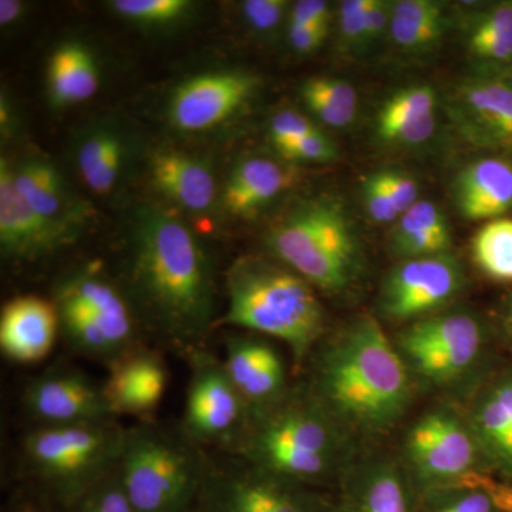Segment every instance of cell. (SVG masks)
<instances>
[{"label": "cell", "mask_w": 512, "mask_h": 512, "mask_svg": "<svg viewBox=\"0 0 512 512\" xmlns=\"http://www.w3.org/2000/svg\"><path fill=\"white\" fill-rule=\"evenodd\" d=\"M77 238L30 210L12 180L9 161H0V248L16 261H37L56 254Z\"/></svg>", "instance_id": "18"}, {"label": "cell", "mask_w": 512, "mask_h": 512, "mask_svg": "<svg viewBox=\"0 0 512 512\" xmlns=\"http://www.w3.org/2000/svg\"><path fill=\"white\" fill-rule=\"evenodd\" d=\"M190 365L181 433L197 447L227 448L249 416L247 403L232 383L224 362L204 348L185 353Z\"/></svg>", "instance_id": "13"}, {"label": "cell", "mask_w": 512, "mask_h": 512, "mask_svg": "<svg viewBox=\"0 0 512 512\" xmlns=\"http://www.w3.org/2000/svg\"><path fill=\"white\" fill-rule=\"evenodd\" d=\"M60 333L55 303L39 296H19L0 313V349L16 363L45 359Z\"/></svg>", "instance_id": "24"}, {"label": "cell", "mask_w": 512, "mask_h": 512, "mask_svg": "<svg viewBox=\"0 0 512 512\" xmlns=\"http://www.w3.org/2000/svg\"><path fill=\"white\" fill-rule=\"evenodd\" d=\"M393 2L389 0H372L367 10L365 22V37H363V53L372 50L384 35H389L390 20H392Z\"/></svg>", "instance_id": "44"}, {"label": "cell", "mask_w": 512, "mask_h": 512, "mask_svg": "<svg viewBox=\"0 0 512 512\" xmlns=\"http://www.w3.org/2000/svg\"><path fill=\"white\" fill-rule=\"evenodd\" d=\"M299 97L306 109L325 126L345 128L352 126L357 114V93L346 80L332 76L306 79L299 87Z\"/></svg>", "instance_id": "33"}, {"label": "cell", "mask_w": 512, "mask_h": 512, "mask_svg": "<svg viewBox=\"0 0 512 512\" xmlns=\"http://www.w3.org/2000/svg\"><path fill=\"white\" fill-rule=\"evenodd\" d=\"M372 0H345L339 5L340 46L348 55L363 53L367 10Z\"/></svg>", "instance_id": "40"}, {"label": "cell", "mask_w": 512, "mask_h": 512, "mask_svg": "<svg viewBox=\"0 0 512 512\" xmlns=\"http://www.w3.org/2000/svg\"><path fill=\"white\" fill-rule=\"evenodd\" d=\"M197 512H332L323 508L305 485L261 468L214 463L205 457L204 480Z\"/></svg>", "instance_id": "12"}, {"label": "cell", "mask_w": 512, "mask_h": 512, "mask_svg": "<svg viewBox=\"0 0 512 512\" xmlns=\"http://www.w3.org/2000/svg\"><path fill=\"white\" fill-rule=\"evenodd\" d=\"M340 478L342 491L332 512H412L409 477L389 458L353 461Z\"/></svg>", "instance_id": "21"}, {"label": "cell", "mask_w": 512, "mask_h": 512, "mask_svg": "<svg viewBox=\"0 0 512 512\" xmlns=\"http://www.w3.org/2000/svg\"><path fill=\"white\" fill-rule=\"evenodd\" d=\"M128 157L127 137L109 121L83 130L74 150L80 178L97 195H109L119 187L126 173Z\"/></svg>", "instance_id": "27"}, {"label": "cell", "mask_w": 512, "mask_h": 512, "mask_svg": "<svg viewBox=\"0 0 512 512\" xmlns=\"http://www.w3.org/2000/svg\"><path fill=\"white\" fill-rule=\"evenodd\" d=\"M360 198H362L363 208H365L370 221L386 225L394 224L399 220V214L394 210L392 202L384 194L382 187L377 183L372 171L363 175L362 183H360Z\"/></svg>", "instance_id": "42"}, {"label": "cell", "mask_w": 512, "mask_h": 512, "mask_svg": "<svg viewBox=\"0 0 512 512\" xmlns=\"http://www.w3.org/2000/svg\"><path fill=\"white\" fill-rule=\"evenodd\" d=\"M60 335L79 355L113 366L138 346L130 298L96 266L74 269L53 292Z\"/></svg>", "instance_id": "8"}, {"label": "cell", "mask_w": 512, "mask_h": 512, "mask_svg": "<svg viewBox=\"0 0 512 512\" xmlns=\"http://www.w3.org/2000/svg\"><path fill=\"white\" fill-rule=\"evenodd\" d=\"M291 6L286 0H247L242 3V15L249 28L259 35L269 36L281 28Z\"/></svg>", "instance_id": "41"}, {"label": "cell", "mask_w": 512, "mask_h": 512, "mask_svg": "<svg viewBox=\"0 0 512 512\" xmlns=\"http://www.w3.org/2000/svg\"><path fill=\"white\" fill-rule=\"evenodd\" d=\"M295 177V171L272 158H245L232 170L225 185V210L235 217H251L288 190Z\"/></svg>", "instance_id": "29"}, {"label": "cell", "mask_w": 512, "mask_h": 512, "mask_svg": "<svg viewBox=\"0 0 512 512\" xmlns=\"http://www.w3.org/2000/svg\"><path fill=\"white\" fill-rule=\"evenodd\" d=\"M466 286V269L453 252L399 261L383 278L377 312L406 326L450 309Z\"/></svg>", "instance_id": "11"}, {"label": "cell", "mask_w": 512, "mask_h": 512, "mask_svg": "<svg viewBox=\"0 0 512 512\" xmlns=\"http://www.w3.org/2000/svg\"><path fill=\"white\" fill-rule=\"evenodd\" d=\"M414 386L380 320L362 315L320 348L308 389L352 436H377L402 421Z\"/></svg>", "instance_id": "2"}, {"label": "cell", "mask_w": 512, "mask_h": 512, "mask_svg": "<svg viewBox=\"0 0 512 512\" xmlns=\"http://www.w3.org/2000/svg\"><path fill=\"white\" fill-rule=\"evenodd\" d=\"M389 249L399 261L453 252V231L447 215L433 201H417L394 222Z\"/></svg>", "instance_id": "30"}, {"label": "cell", "mask_w": 512, "mask_h": 512, "mask_svg": "<svg viewBox=\"0 0 512 512\" xmlns=\"http://www.w3.org/2000/svg\"><path fill=\"white\" fill-rule=\"evenodd\" d=\"M111 9L141 26H171L190 15L194 6L187 0H114Z\"/></svg>", "instance_id": "35"}, {"label": "cell", "mask_w": 512, "mask_h": 512, "mask_svg": "<svg viewBox=\"0 0 512 512\" xmlns=\"http://www.w3.org/2000/svg\"><path fill=\"white\" fill-rule=\"evenodd\" d=\"M372 174L392 202L399 218L421 200L419 180L407 171L389 167L372 171Z\"/></svg>", "instance_id": "38"}, {"label": "cell", "mask_w": 512, "mask_h": 512, "mask_svg": "<svg viewBox=\"0 0 512 512\" xmlns=\"http://www.w3.org/2000/svg\"><path fill=\"white\" fill-rule=\"evenodd\" d=\"M258 79L244 70L195 74L171 94L168 119L185 133L220 126L254 97Z\"/></svg>", "instance_id": "15"}, {"label": "cell", "mask_w": 512, "mask_h": 512, "mask_svg": "<svg viewBox=\"0 0 512 512\" xmlns=\"http://www.w3.org/2000/svg\"><path fill=\"white\" fill-rule=\"evenodd\" d=\"M23 9L25 6L19 0H2L0 2V25L9 26L18 22L20 16L23 15Z\"/></svg>", "instance_id": "49"}, {"label": "cell", "mask_w": 512, "mask_h": 512, "mask_svg": "<svg viewBox=\"0 0 512 512\" xmlns=\"http://www.w3.org/2000/svg\"><path fill=\"white\" fill-rule=\"evenodd\" d=\"M498 329L505 345L512 353V292L504 299L498 312Z\"/></svg>", "instance_id": "48"}, {"label": "cell", "mask_w": 512, "mask_h": 512, "mask_svg": "<svg viewBox=\"0 0 512 512\" xmlns=\"http://www.w3.org/2000/svg\"><path fill=\"white\" fill-rule=\"evenodd\" d=\"M328 33L329 25H288L289 45L296 53L308 55L322 46Z\"/></svg>", "instance_id": "46"}, {"label": "cell", "mask_w": 512, "mask_h": 512, "mask_svg": "<svg viewBox=\"0 0 512 512\" xmlns=\"http://www.w3.org/2000/svg\"><path fill=\"white\" fill-rule=\"evenodd\" d=\"M352 437L306 386L249 414L225 450L249 466L306 485L342 476L353 463Z\"/></svg>", "instance_id": "3"}, {"label": "cell", "mask_w": 512, "mask_h": 512, "mask_svg": "<svg viewBox=\"0 0 512 512\" xmlns=\"http://www.w3.org/2000/svg\"><path fill=\"white\" fill-rule=\"evenodd\" d=\"M458 214L468 221H493L512 211V161L484 157L458 171L451 185Z\"/></svg>", "instance_id": "25"}, {"label": "cell", "mask_w": 512, "mask_h": 512, "mask_svg": "<svg viewBox=\"0 0 512 512\" xmlns=\"http://www.w3.org/2000/svg\"><path fill=\"white\" fill-rule=\"evenodd\" d=\"M150 177L157 191L185 211L202 214L217 200L211 168L184 151H157L150 161Z\"/></svg>", "instance_id": "26"}, {"label": "cell", "mask_w": 512, "mask_h": 512, "mask_svg": "<svg viewBox=\"0 0 512 512\" xmlns=\"http://www.w3.org/2000/svg\"><path fill=\"white\" fill-rule=\"evenodd\" d=\"M228 305L217 325L282 340L302 363L325 335L318 291L272 256H242L227 274Z\"/></svg>", "instance_id": "4"}, {"label": "cell", "mask_w": 512, "mask_h": 512, "mask_svg": "<svg viewBox=\"0 0 512 512\" xmlns=\"http://www.w3.org/2000/svg\"><path fill=\"white\" fill-rule=\"evenodd\" d=\"M471 258L478 271L500 284L512 282V220L498 218L478 229L471 241Z\"/></svg>", "instance_id": "34"}, {"label": "cell", "mask_w": 512, "mask_h": 512, "mask_svg": "<svg viewBox=\"0 0 512 512\" xmlns=\"http://www.w3.org/2000/svg\"><path fill=\"white\" fill-rule=\"evenodd\" d=\"M451 20L444 3L436 0L393 2L389 37L394 47L407 56L436 52L446 39Z\"/></svg>", "instance_id": "31"}, {"label": "cell", "mask_w": 512, "mask_h": 512, "mask_svg": "<svg viewBox=\"0 0 512 512\" xmlns=\"http://www.w3.org/2000/svg\"><path fill=\"white\" fill-rule=\"evenodd\" d=\"M100 70L92 50L80 42L57 47L47 64V93L52 106L64 109L99 92Z\"/></svg>", "instance_id": "32"}, {"label": "cell", "mask_w": 512, "mask_h": 512, "mask_svg": "<svg viewBox=\"0 0 512 512\" xmlns=\"http://www.w3.org/2000/svg\"><path fill=\"white\" fill-rule=\"evenodd\" d=\"M457 136L477 150H512V72H473L444 99Z\"/></svg>", "instance_id": "14"}, {"label": "cell", "mask_w": 512, "mask_h": 512, "mask_svg": "<svg viewBox=\"0 0 512 512\" xmlns=\"http://www.w3.org/2000/svg\"><path fill=\"white\" fill-rule=\"evenodd\" d=\"M439 94L427 83L400 87L377 110L373 130L384 147L423 146L436 134Z\"/></svg>", "instance_id": "23"}, {"label": "cell", "mask_w": 512, "mask_h": 512, "mask_svg": "<svg viewBox=\"0 0 512 512\" xmlns=\"http://www.w3.org/2000/svg\"><path fill=\"white\" fill-rule=\"evenodd\" d=\"M62 512H136V510L128 500L116 470Z\"/></svg>", "instance_id": "36"}, {"label": "cell", "mask_w": 512, "mask_h": 512, "mask_svg": "<svg viewBox=\"0 0 512 512\" xmlns=\"http://www.w3.org/2000/svg\"><path fill=\"white\" fill-rule=\"evenodd\" d=\"M23 406L36 426H64L116 419L103 386L82 370L62 367L30 380Z\"/></svg>", "instance_id": "16"}, {"label": "cell", "mask_w": 512, "mask_h": 512, "mask_svg": "<svg viewBox=\"0 0 512 512\" xmlns=\"http://www.w3.org/2000/svg\"><path fill=\"white\" fill-rule=\"evenodd\" d=\"M275 148L282 157L295 163H330L339 154L335 141L320 130Z\"/></svg>", "instance_id": "39"}, {"label": "cell", "mask_w": 512, "mask_h": 512, "mask_svg": "<svg viewBox=\"0 0 512 512\" xmlns=\"http://www.w3.org/2000/svg\"><path fill=\"white\" fill-rule=\"evenodd\" d=\"M124 436L116 419L36 426L22 441L23 458L40 494L66 510L117 470Z\"/></svg>", "instance_id": "6"}, {"label": "cell", "mask_w": 512, "mask_h": 512, "mask_svg": "<svg viewBox=\"0 0 512 512\" xmlns=\"http://www.w3.org/2000/svg\"><path fill=\"white\" fill-rule=\"evenodd\" d=\"M205 456L184 434L156 424L126 429L119 473L136 512H197Z\"/></svg>", "instance_id": "7"}, {"label": "cell", "mask_w": 512, "mask_h": 512, "mask_svg": "<svg viewBox=\"0 0 512 512\" xmlns=\"http://www.w3.org/2000/svg\"><path fill=\"white\" fill-rule=\"evenodd\" d=\"M12 180L30 210L74 238L79 237L89 220V205L74 194L52 161L42 157L25 158L12 167Z\"/></svg>", "instance_id": "19"}, {"label": "cell", "mask_w": 512, "mask_h": 512, "mask_svg": "<svg viewBox=\"0 0 512 512\" xmlns=\"http://www.w3.org/2000/svg\"><path fill=\"white\" fill-rule=\"evenodd\" d=\"M466 416L485 466L512 478V369L481 383Z\"/></svg>", "instance_id": "20"}, {"label": "cell", "mask_w": 512, "mask_h": 512, "mask_svg": "<svg viewBox=\"0 0 512 512\" xmlns=\"http://www.w3.org/2000/svg\"><path fill=\"white\" fill-rule=\"evenodd\" d=\"M265 242L272 258L326 295H348L365 278V245L338 195L318 194L296 202L272 225Z\"/></svg>", "instance_id": "5"}, {"label": "cell", "mask_w": 512, "mask_h": 512, "mask_svg": "<svg viewBox=\"0 0 512 512\" xmlns=\"http://www.w3.org/2000/svg\"><path fill=\"white\" fill-rule=\"evenodd\" d=\"M460 30L474 72L512 69V2L494 3L461 16Z\"/></svg>", "instance_id": "28"}, {"label": "cell", "mask_w": 512, "mask_h": 512, "mask_svg": "<svg viewBox=\"0 0 512 512\" xmlns=\"http://www.w3.org/2000/svg\"><path fill=\"white\" fill-rule=\"evenodd\" d=\"M433 504L426 512H498L493 497L481 487H456L429 494Z\"/></svg>", "instance_id": "37"}, {"label": "cell", "mask_w": 512, "mask_h": 512, "mask_svg": "<svg viewBox=\"0 0 512 512\" xmlns=\"http://www.w3.org/2000/svg\"><path fill=\"white\" fill-rule=\"evenodd\" d=\"M56 505L43 494H20L10 504L8 512H59Z\"/></svg>", "instance_id": "47"}, {"label": "cell", "mask_w": 512, "mask_h": 512, "mask_svg": "<svg viewBox=\"0 0 512 512\" xmlns=\"http://www.w3.org/2000/svg\"><path fill=\"white\" fill-rule=\"evenodd\" d=\"M511 72H512V69H511Z\"/></svg>", "instance_id": "50"}, {"label": "cell", "mask_w": 512, "mask_h": 512, "mask_svg": "<svg viewBox=\"0 0 512 512\" xmlns=\"http://www.w3.org/2000/svg\"><path fill=\"white\" fill-rule=\"evenodd\" d=\"M167 383L168 370L160 353L138 348L110 366L103 389L114 417L146 419L160 406Z\"/></svg>", "instance_id": "22"}, {"label": "cell", "mask_w": 512, "mask_h": 512, "mask_svg": "<svg viewBox=\"0 0 512 512\" xmlns=\"http://www.w3.org/2000/svg\"><path fill=\"white\" fill-rule=\"evenodd\" d=\"M319 128L295 110H281L269 121V138L274 147L316 133Z\"/></svg>", "instance_id": "43"}, {"label": "cell", "mask_w": 512, "mask_h": 512, "mask_svg": "<svg viewBox=\"0 0 512 512\" xmlns=\"http://www.w3.org/2000/svg\"><path fill=\"white\" fill-rule=\"evenodd\" d=\"M404 471L419 490L440 493L488 471L466 412L437 404L421 414L403 440Z\"/></svg>", "instance_id": "10"}, {"label": "cell", "mask_w": 512, "mask_h": 512, "mask_svg": "<svg viewBox=\"0 0 512 512\" xmlns=\"http://www.w3.org/2000/svg\"><path fill=\"white\" fill-rule=\"evenodd\" d=\"M332 8L325 0H299L291 6L288 25H329Z\"/></svg>", "instance_id": "45"}, {"label": "cell", "mask_w": 512, "mask_h": 512, "mask_svg": "<svg viewBox=\"0 0 512 512\" xmlns=\"http://www.w3.org/2000/svg\"><path fill=\"white\" fill-rule=\"evenodd\" d=\"M393 343L414 383L436 392H456L480 379L490 332L477 313L450 308L403 326Z\"/></svg>", "instance_id": "9"}, {"label": "cell", "mask_w": 512, "mask_h": 512, "mask_svg": "<svg viewBox=\"0 0 512 512\" xmlns=\"http://www.w3.org/2000/svg\"><path fill=\"white\" fill-rule=\"evenodd\" d=\"M222 362L249 414L268 409L291 389L284 359L268 340L255 333L231 336L225 343Z\"/></svg>", "instance_id": "17"}, {"label": "cell", "mask_w": 512, "mask_h": 512, "mask_svg": "<svg viewBox=\"0 0 512 512\" xmlns=\"http://www.w3.org/2000/svg\"><path fill=\"white\" fill-rule=\"evenodd\" d=\"M137 316L185 353L201 348L217 325L210 255L180 218L161 208L138 211L127 255Z\"/></svg>", "instance_id": "1"}]
</instances>
